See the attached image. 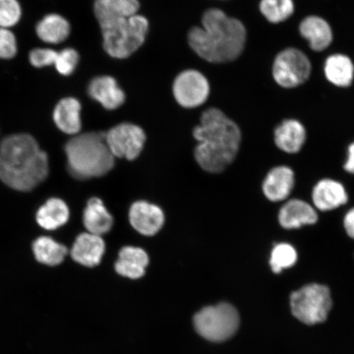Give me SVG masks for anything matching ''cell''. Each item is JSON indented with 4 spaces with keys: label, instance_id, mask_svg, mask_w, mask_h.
<instances>
[{
    "label": "cell",
    "instance_id": "6da1fadb",
    "mask_svg": "<svg viewBox=\"0 0 354 354\" xmlns=\"http://www.w3.org/2000/svg\"><path fill=\"white\" fill-rule=\"evenodd\" d=\"M198 142L194 158L203 170L220 174L232 165L241 143V131L237 124L218 109L205 111L201 124L194 127Z\"/></svg>",
    "mask_w": 354,
    "mask_h": 354
},
{
    "label": "cell",
    "instance_id": "7a4b0ae2",
    "mask_svg": "<svg viewBox=\"0 0 354 354\" xmlns=\"http://www.w3.org/2000/svg\"><path fill=\"white\" fill-rule=\"evenodd\" d=\"M246 38L242 22L218 8H210L203 13L202 28L194 26L188 34L190 48L212 64L237 59L245 48Z\"/></svg>",
    "mask_w": 354,
    "mask_h": 354
},
{
    "label": "cell",
    "instance_id": "3957f363",
    "mask_svg": "<svg viewBox=\"0 0 354 354\" xmlns=\"http://www.w3.org/2000/svg\"><path fill=\"white\" fill-rule=\"evenodd\" d=\"M48 175L46 152L34 137L17 134L6 137L0 144V180L12 189L30 192Z\"/></svg>",
    "mask_w": 354,
    "mask_h": 354
},
{
    "label": "cell",
    "instance_id": "277c9868",
    "mask_svg": "<svg viewBox=\"0 0 354 354\" xmlns=\"http://www.w3.org/2000/svg\"><path fill=\"white\" fill-rule=\"evenodd\" d=\"M94 12L103 35L104 50L111 57L127 59L144 44L149 30L145 17L109 11L95 3Z\"/></svg>",
    "mask_w": 354,
    "mask_h": 354
},
{
    "label": "cell",
    "instance_id": "5b68a950",
    "mask_svg": "<svg viewBox=\"0 0 354 354\" xmlns=\"http://www.w3.org/2000/svg\"><path fill=\"white\" fill-rule=\"evenodd\" d=\"M68 171L75 179L104 176L113 169L115 158L105 142V133L77 135L65 145Z\"/></svg>",
    "mask_w": 354,
    "mask_h": 354
},
{
    "label": "cell",
    "instance_id": "8992f818",
    "mask_svg": "<svg viewBox=\"0 0 354 354\" xmlns=\"http://www.w3.org/2000/svg\"><path fill=\"white\" fill-rule=\"evenodd\" d=\"M198 335L212 342H223L232 338L240 326L237 309L228 303L203 308L194 317Z\"/></svg>",
    "mask_w": 354,
    "mask_h": 354
},
{
    "label": "cell",
    "instance_id": "52a82bcc",
    "mask_svg": "<svg viewBox=\"0 0 354 354\" xmlns=\"http://www.w3.org/2000/svg\"><path fill=\"white\" fill-rule=\"evenodd\" d=\"M291 312L295 317L306 325L324 322L332 308V299L328 287L309 284L290 295Z\"/></svg>",
    "mask_w": 354,
    "mask_h": 354
},
{
    "label": "cell",
    "instance_id": "ba28073f",
    "mask_svg": "<svg viewBox=\"0 0 354 354\" xmlns=\"http://www.w3.org/2000/svg\"><path fill=\"white\" fill-rule=\"evenodd\" d=\"M312 66L304 52L288 48L279 53L274 61L272 75L279 86L295 88L307 81L311 74Z\"/></svg>",
    "mask_w": 354,
    "mask_h": 354
},
{
    "label": "cell",
    "instance_id": "9c48e42d",
    "mask_svg": "<svg viewBox=\"0 0 354 354\" xmlns=\"http://www.w3.org/2000/svg\"><path fill=\"white\" fill-rule=\"evenodd\" d=\"M146 140L142 128L122 123L105 133V142L114 158L135 160L140 156Z\"/></svg>",
    "mask_w": 354,
    "mask_h": 354
},
{
    "label": "cell",
    "instance_id": "30bf717a",
    "mask_svg": "<svg viewBox=\"0 0 354 354\" xmlns=\"http://www.w3.org/2000/svg\"><path fill=\"white\" fill-rule=\"evenodd\" d=\"M172 90L177 103L187 109L196 108L205 104L210 94L209 82L196 70L184 71L180 73Z\"/></svg>",
    "mask_w": 354,
    "mask_h": 354
},
{
    "label": "cell",
    "instance_id": "8fae6325",
    "mask_svg": "<svg viewBox=\"0 0 354 354\" xmlns=\"http://www.w3.org/2000/svg\"><path fill=\"white\" fill-rule=\"evenodd\" d=\"M132 227L145 236L156 234L165 224V214L157 205L146 201L133 203L129 212Z\"/></svg>",
    "mask_w": 354,
    "mask_h": 354
},
{
    "label": "cell",
    "instance_id": "7c38bea8",
    "mask_svg": "<svg viewBox=\"0 0 354 354\" xmlns=\"http://www.w3.org/2000/svg\"><path fill=\"white\" fill-rule=\"evenodd\" d=\"M105 252V243L100 236L83 233L77 236L71 250L72 259L87 268L98 266Z\"/></svg>",
    "mask_w": 354,
    "mask_h": 354
},
{
    "label": "cell",
    "instance_id": "4fadbf2b",
    "mask_svg": "<svg viewBox=\"0 0 354 354\" xmlns=\"http://www.w3.org/2000/svg\"><path fill=\"white\" fill-rule=\"evenodd\" d=\"M88 95L108 110L117 109L124 104L126 95L112 77L101 76L88 84Z\"/></svg>",
    "mask_w": 354,
    "mask_h": 354
},
{
    "label": "cell",
    "instance_id": "5bb4252c",
    "mask_svg": "<svg viewBox=\"0 0 354 354\" xmlns=\"http://www.w3.org/2000/svg\"><path fill=\"white\" fill-rule=\"evenodd\" d=\"M294 187V171L290 167L281 166L268 172L263 181V190L270 201L280 202L289 197Z\"/></svg>",
    "mask_w": 354,
    "mask_h": 354
},
{
    "label": "cell",
    "instance_id": "9a60e30c",
    "mask_svg": "<svg viewBox=\"0 0 354 354\" xmlns=\"http://www.w3.org/2000/svg\"><path fill=\"white\" fill-rule=\"evenodd\" d=\"M278 219L283 228L290 230L315 224L318 216L315 209L308 203L292 199L281 207Z\"/></svg>",
    "mask_w": 354,
    "mask_h": 354
},
{
    "label": "cell",
    "instance_id": "2e32d148",
    "mask_svg": "<svg viewBox=\"0 0 354 354\" xmlns=\"http://www.w3.org/2000/svg\"><path fill=\"white\" fill-rule=\"evenodd\" d=\"M348 194L342 184L337 181L324 179L314 187L313 201L318 209L330 211L345 205Z\"/></svg>",
    "mask_w": 354,
    "mask_h": 354
},
{
    "label": "cell",
    "instance_id": "e0dca14e",
    "mask_svg": "<svg viewBox=\"0 0 354 354\" xmlns=\"http://www.w3.org/2000/svg\"><path fill=\"white\" fill-rule=\"evenodd\" d=\"M149 262V256L144 250L137 247L126 246L119 252V258L115 263V270L122 277L136 280L145 275V268Z\"/></svg>",
    "mask_w": 354,
    "mask_h": 354
},
{
    "label": "cell",
    "instance_id": "ac0fdd59",
    "mask_svg": "<svg viewBox=\"0 0 354 354\" xmlns=\"http://www.w3.org/2000/svg\"><path fill=\"white\" fill-rule=\"evenodd\" d=\"M299 32L309 42L313 50H325L333 41V34L328 22L317 16H309L301 22Z\"/></svg>",
    "mask_w": 354,
    "mask_h": 354
},
{
    "label": "cell",
    "instance_id": "d6986e66",
    "mask_svg": "<svg viewBox=\"0 0 354 354\" xmlns=\"http://www.w3.org/2000/svg\"><path fill=\"white\" fill-rule=\"evenodd\" d=\"M82 105L74 98H65L57 104L54 112L56 126L65 134L77 136L82 129Z\"/></svg>",
    "mask_w": 354,
    "mask_h": 354
},
{
    "label": "cell",
    "instance_id": "ffe728a7",
    "mask_svg": "<svg viewBox=\"0 0 354 354\" xmlns=\"http://www.w3.org/2000/svg\"><path fill=\"white\" fill-rule=\"evenodd\" d=\"M306 140V131L297 120L283 122L275 131V143L279 149L288 153H296Z\"/></svg>",
    "mask_w": 354,
    "mask_h": 354
},
{
    "label": "cell",
    "instance_id": "44dd1931",
    "mask_svg": "<svg viewBox=\"0 0 354 354\" xmlns=\"http://www.w3.org/2000/svg\"><path fill=\"white\" fill-rule=\"evenodd\" d=\"M83 223L88 233L101 236L112 229L113 218L100 198H92L84 211Z\"/></svg>",
    "mask_w": 354,
    "mask_h": 354
},
{
    "label": "cell",
    "instance_id": "7402d4cb",
    "mask_svg": "<svg viewBox=\"0 0 354 354\" xmlns=\"http://www.w3.org/2000/svg\"><path fill=\"white\" fill-rule=\"evenodd\" d=\"M70 212L60 198H53L44 203L37 214V223L48 231H53L68 223Z\"/></svg>",
    "mask_w": 354,
    "mask_h": 354
},
{
    "label": "cell",
    "instance_id": "603a6c76",
    "mask_svg": "<svg viewBox=\"0 0 354 354\" xmlns=\"http://www.w3.org/2000/svg\"><path fill=\"white\" fill-rule=\"evenodd\" d=\"M325 75L328 81L339 87L351 85L354 77L353 62L346 55H334L327 57Z\"/></svg>",
    "mask_w": 354,
    "mask_h": 354
},
{
    "label": "cell",
    "instance_id": "cb8c5ba5",
    "mask_svg": "<svg viewBox=\"0 0 354 354\" xmlns=\"http://www.w3.org/2000/svg\"><path fill=\"white\" fill-rule=\"evenodd\" d=\"M70 32L71 26L68 20L55 13L44 17L37 26L39 38L48 44H60L65 41Z\"/></svg>",
    "mask_w": 354,
    "mask_h": 354
},
{
    "label": "cell",
    "instance_id": "d4e9b609",
    "mask_svg": "<svg viewBox=\"0 0 354 354\" xmlns=\"http://www.w3.org/2000/svg\"><path fill=\"white\" fill-rule=\"evenodd\" d=\"M33 252L39 263L48 266L61 264L68 253V248L47 236L39 237L33 243Z\"/></svg>",
    "mask_w": 354,
    "mask_h": 354
},
{
    "label": "cell",
    "instance_id": "484cf974",
    "mask_svg": "<svg viewBox=\"0 0 354 354\" xmlns=\"http://www.w3.org/2000/svg\"><path fill=\"white\" fill-rule=\"evenodd\" d=\"M260 11L268 21L280 24L293 15V0H261Z\"/></svg>",
    "mask_w": 354,
    "mask_h": 354
},
{
    "label": "cell",
    "instance_id": "4316f807",
    "mask_svg": "<svg viewBox=\"0 0 354 354\" xmlns=\"http://www.w3.org/2000/svg\"><path fill=\"white\" fill-rule=\"evenodd\" d=\"M298 254L295 248L289 243H278L272 251L270 266L274 273H281L283 270L293 267L297 262Z\"/></svg>",
    "mask_w": 354,
    "mask_h": 354
},
{
    "label": "cell",
    "instance_id": "83f0119b",
    "mask_svg": "<svg viewBox=\"0 0 354 354\" xmlns=\"http://www.w3.org/2000/svg\"><path fill=\"white\" fill-rule=\"evenodd\" d=\"M21 10L17 0H0V28H11L21 19Z\"/></svg>",
    "mask_w": 354,
    "mask_h": 354
},
{
    "label": "cell",
    "instance_id": "f1b7e54d",
    "mask_svg": "<svg viewBox=\"0 0 354 354\" xmlns=\"http://www.w3.org/2000/svg\"><path fill=\"white\" fill-rule=\"evenodd\" d=\"M79 63V55L74 48H64L57 52V59L55 63V68L61 75L69 76L74 73Z\"/></svg>",
    "mask_w": 354,
    "mask_h": 354
},
{
    "label": "cell",
    "instance_id": "f546056e",
    "mask_svg": "<svg viewBox=\"0 0 354 354\" xmlns=\"http://www.w3.org/2000/svg\"><path fill=\"white\" fill-rule=\"evenodd\" d=\"M95 4L109 11L123 13L128 16L138 15V0H95Z\"/></svg>",
    "mask_w": 354,
    "mask_h": 354
},
{
    "label": "cell",
    "instance_id": "4dcf8cb0",
    "mask_svg": "<svg viewBox=\"0 0 354 354\" xmlns=\"http://www.w3.org/2000/svg\"><path fill=\"white\" fill-rule=\"evenodd\" d=\"M17 51L15 35L7 28H0V59H12Z\"/></svg>",
    "mask_w": 354,
    "mask_h": 354
},
{
    "label": "cell",
    "instance_id": "1f68e13d",
    "mask_svg": "<svg viewBox=\"0 0 354 354\" xmlns=\"http://www.w3.org/2000/svg\"><path fill=\"white\" fill-rule=\"evenodd\" d=\"M57 56V52L51 48H35L30 51L29 59L30 64L35 68L55 64Z\"/></svg>",
    "mask_w": 354,
    "mask_h": 354
},
{
    "label": "cell",
    "instance_id": "d6a6232c",
    "mask_svg": "<svg viewBox=\"0 0 354 354\" xmlns=\"http://www.w3.org/2000/svg\"><path fill=\"white\" fill-rule=\"evenodd\" d=\"M344 225L348 236L354 240V207L345 215Z\"/></svg>",
    "mask_w": 354,
    "mask_h": 354
},
{
    "label": "cell",
    "instance_id": "836d02e7",
    "mask_svg": "<svg viewBox=\"0 0 354 354\" xmlns=\"http://www.w3.org/2000/svg\"><path fill=\"white\" fill-rule=\"evenodd\" d=\"M345 171L354 174V143L349 145L348 160L344 165Z\"/></svg>",
    "mask_w": 354,
    "mask_h": 354
}]
</instances>
